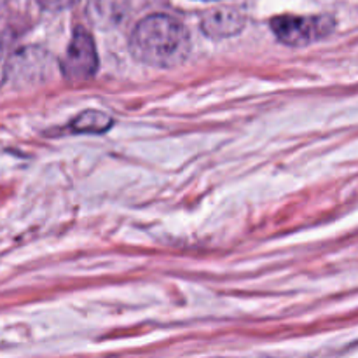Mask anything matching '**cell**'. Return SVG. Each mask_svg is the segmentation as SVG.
<instances>
[{
	"mask_svg": "<svg viewBox=\"0 0 358 358\" xmlns=\"http://www.w3.org/2000/svg\"><path fill=\"white\" fill-rule=\"evenodd\" d=\"M45 10H63L72 7L73 3H77L79 0H37Z\"/></svg>",
	"mask_w": 358,
	"mask_h": 358,
	"instance_id": "6",
	"label": "cell"
},
{
	"mask_svg": "<svg viewBox=\"0 0 358 358\" xmlns=\"http://www.w3.org/2000/svg\"><path fill=\"white\" fill-rule=\"evenodd\" d=\"M3 49H6V34H3V30L0 28V58H2L3 55Z\"/></svg>",
	"mask_w": 358,
	"mask_h": 358,
	"instance_id": "7",
	"label": "cell"
},
{
	"mask_svg": "<svg viewBox=\"0 0 358 358\" xmlns=\"http://www.w3.org/2000/svg\"><path fill=\"white\" fill-rule=\"evenodd\" d=\"M63 76L69 80H87L96 73L98 55L93 37L83 28H77L62 62Z\"/></svg>",
	"mask_w": 358,
	"mask_h": 358,
	"instance_id": "3",
	"label": "cell"
},
{
	"mask_svg": "<svg viewBox=\"0 0 358 358\" xmlns=\"http://www.w3.org/2000/svg\"><path fill=\"white\" fill-rule=\"evenodd\" d=\"M245 27V16L236 9H224L208 13L201 21V30L213 38H227L238 35Z\"/></svg>",
	"mask_w": 358,
	"mask_h": 358,
	"instance_id": "4",
	"label": "cell"
},
{
	"mask_svg": "<svg viewBox=\"0 0 358 358\" xmlns=\"http://www.w3.org/2000/svg\"><path fill=\"white\" fill-rule=\"evenodd\" d=\"M112 119L100 110H86L77 115L72 122V131L77 133H105L112 128Z\"/></svg>",
	"mask_w": 358,
	"mask_h": 358,
	"instance_id": "5",
	"label": "cell"
},
{
	"mask_svg": "<svg viewBox=\"0 0 358 358\" xmlns=\"http://www.w3.org/2000/svg\"><path fill=\"white\" fill-rule=\"evenodd\" d=\"M331 16H278L271 20V30L287 45H308L327 37L334 30Z\"/></svg>",
	"mask_w": 358,
	"mask_h": 358,
	"instance_id": "2",
	"label": "cell"
},
{
	"mask_svg": "<svg viewBox=\"0 0 358 358\" xmlns=\"http://www.w3.org/2000/svg\"><path fill=\"white\" fill-rule=\"evenodd\" d=\"M133 56L145 65L171 69L185 62L191 51L187 28L166 14H152L140 21L129 38Z\"/></svg>",
	"mask_w": 358,
	"mask_h": 358,
	"instance_id": "1",
	"label": "cell"
}]
</instances>
